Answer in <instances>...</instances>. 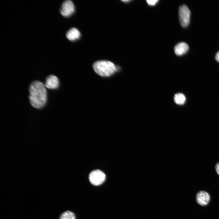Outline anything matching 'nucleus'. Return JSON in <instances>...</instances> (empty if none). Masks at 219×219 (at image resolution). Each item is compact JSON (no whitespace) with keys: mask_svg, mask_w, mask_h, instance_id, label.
<instances>
[{"mask_svg":"<svg viewBox=\"0 0 219 219\" xmlns=\"http://www.w3.org/2000/svg\"><path fill=\"white\" fill-rule=\"evenodd\" d=\"M29 98L32 106L41 109L46 105L47 99V91L45 85L40 81H33L29 87Z\"/></svg>","mask_w":219,"mask_h":219,"instance_id":"f257e3e1","label":"nucleus"},{"mask_svg":"<svg viewBox=\"0 0 219 219\" xmlns=\"http://www.w3.org/2000/svg\"><path fill=\"white\" fill-rule=\"evenodd\" d=\"M121 1H122L123 2H129L130 1H131L130 0H122Z\"/></svg>","mask_w":219,"mask_h":219,"instance_id":"2eb2a0df","label":"nucleus"},{"mask_svg":"<svg viewBox=\"0 0 219 219\" xmlns=\"http://www.w3.org/2000/svg\"><path fill=\"white\" fill-rule=\"evenodd\" d=\"M190 11L186 5H182L179 8V22L181 26L187 27L190 22Z\"/></svg>","mask_w":219,"mask_h":219,"instance_id":"7ed1b4c3","label":"nucleus"},{"mask_svg":"<svg viewBox=\"0 0 219 219\" xmlns=\"http://www.w3.org/2000/svg\"><path fill=\"white\" fill-rule=\"evenodd\" d=\"M147 3L149 5H154L156 4L158 1V0H146Z\"/></svg>","mask_w":219,"mask_h":219,"instance_id":"f8f14e48","label":"nucleus"},{"mask_svg":"<svg viewBox=\"0 0 219 219\" xmlns=\"http://www.w3.org/2000/svg\"><path fill=\"white\" fill-rule=\"evenodd\" d=\"M66 36L69 40L75 41L79 38L80 36V33L77 29L72 28L67 32Z\"/></svg>","mask_w":219,"mask_h":219,"instance_id":"1a4fd4ad","label":"nucleus"},{"mask_svg":"<svg viewBox=\"0 0 219 219\" xmlns=\"http://www.w3.org/2000/svg\"><path fill=\"white\" fill-rule=\"evenodd\" d=\"M215 169L217 173L219 175V162L216 165Z\"/></svg>","mask_w":219,"mask_h":219,"instance_id":"ddd939ff","label":"nucleus"},{"mask_svg":"<svg viewBox=\"0 0 219 219\" xmlns=\"http://www.w3.org/2000/svg\"><path fill=\"white\" fill-rule=\"evenodd\" d=\"M215 58L216 60L219 62V51L216 53L215 56Z\"/></svg>","mask_w":219,"mask_h":219,"instance_id":"4468645a","label":"nucleus"},{"mask_svg":"<svg viewBox=\"0 0 219 219\" xmlns=\"http://www.w3.org/2000/svg\"><path fill=\"white\" fill-rule=\"evenodd\" d=\"M95 71L103 77H109L117 70V68L112 62L100 60L95 62L93 64Z\"/></svg>","mask_w":219,"mask_h":219,"instance_id":"f03ea898","label":"nucleus"},{"mask_svg":"<svg viewBox=\"0 0 219 219\" xmlns=\"http://www.w3.org/2000/svg\"><path fill=\"white\" fill-rule=\"evenodd\" d=\"M75 10L73 2L71 0H67L63 2L60 9V12L63 16L68 17L74 12Z\"/></svg>","mask_w":219,"mask_h":219,"instance_id":"39448f33","label":"nucleus"},{"mask_svg":"<svg viewBox=\"0 0 219 219\" xmlns=\"http://www.w3.org/2000/svg\"><path fill=\"white\" fill-rule=\"evenodd\" d=\"M189 49V46L185 42H181L175 46L174 50L176 55L181 56L186 53Z\"/></svg>","mask_w":219,"mask_h":219,"instance_id":"6e6552de","label":"nucleus"},{"mask_svg":"<svg viewBox=\"0 0 219 219\" xmlns=\"http://www.w3.org/2000/svg\"><path fill=\"white\" fill-rule=\"evenodd\" d=\"M210 199L209 194L207 192L201 191L197 194L196 200L197 203L200 205L204 206L209 203Z\"/></svg>","mask_w":219,"mask_h":219,"instance_id":"0eeeda50","label":"nucleus"},{"mask_svg":"<svg viewBox=\"0 0 219 219\" xmlns=\"http://www.w3.org/2000/svg\"><path fill=\"white\" fill-rule=\"evenodd\" d=\"M106 179V175L103 172L99 170L92 171L89 176L90 182L93 185L97 186L102 184Z\"/></svg>","mask_w":219,"mask_h":219,"instance_id":"20e7f679","label":"nucleus"},{"mask_svg":"<svg viewBox=\"0 0 219 219\" xmlns=\"http://www.w3.org/2000/svg\"><path fill=\"white\" fill-rule=\"evenodd\" d=\"M186 99L184 95L182 93H178L175 95L174 100L175 102L179 105L184 104L186 101Z\"/></svg>","mask_w":219,"mask_h":219,"instance_id":"9d476101","label":"nucleus"},{"mask_svg":"<svg viewBox=\"0 0 219 219\" xmlns=\"http://www.w3.org/2000/svg\"><path fill=\"white\" fill-rule=\"evenodd\" d=\"M45 85L46 87L50 89H57L59 85V79L54 75H50L46 78Z\"/></svg>","mask_w":219,"mask_h":219,"instance_id":"423d86ee","label":"nucleus"},{"mask_svg":"<svg viewBox=\"0 0 219 219\" xmlns=\"http://www.w3.org/2000/svg\"><path fill=\"white\" fill-rule=\"evenodd\" d=\"M74 214L70 211H67L63 212L61 215L60 219H75Z\"/></svg>","mask_w":219,"mask_h":219,"instance_id":"9b49d317","label":"nucleus"}]
</instances>
